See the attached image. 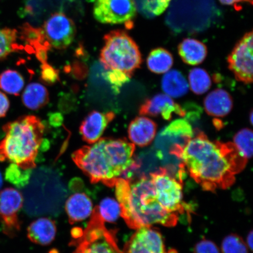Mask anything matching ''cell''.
<instances>
[{"instance_id": "4316f807", "label": "cell", "mask_w": 253, "mask_h": 253, "mask_svg": "<svg viewBox=\"0 0 253 253\" xmlns=\"http://www.w3.org/2000/svg\"><path fill=\"white\" fill-rule=\"evenodd\" d=\"M33 169H24L15 164H11L5 170V178L19 189L24 188L31 176Z\"/></svg>"}, {"instance_id": "8d00e7d4", "label": "cell", "mask_w": 253, "mask_h": 253, "mask_svg": "<svg viewBox=\"0 0 253 253\" xmlns=\"http://www.w3.org/2000/svg\"><path fill=\"white\" fill-rule=\"evenodd\" d=\"M253 234L252 231L249 233L248 237H247V246H248V248H249L251 251L253 250Z\"/></svg>"}, {"instance_id": "d590c367", "label": "cell", "mask_w": 253, "mask_h": 253, "mask_svg": "<svg viewBox=\"0 0 253 253\" xmlns=\"http://www.w3.org/2000/svg\"><path fill=\"white\" fill-rule=\"evenodd\" d=\"M62 117L60 114H53L50 118L52 125H59L61 124Z\"/></svg>"}, {"instance_id": "ac0fdd59", "label": "cell", "mask_w": 253, "mask_h": 253, "mask_svg": "<svg viewBox=\"0 0 253 253\" xmlns=\"http://www.w3.org/2000/svg\"><path fill=\"white\" fill-rule=\"evenodd\" d=\"M27 232L28 239L32 242L41 245H48L55 239L56 224L49 218L41 217L30 224Z\"/></svg>"}, {"instance_id": "83f0119b", "label": "cell", "mask_w": 253, "mask_h": 253, "mask_svg": "<svg viewBox=\"0 0 253 253\" xmlns=\"http://www.w3.org/2000/svg\"><path fill=\"white\" fill-rule=\"evenodd\" d=\"M253 134L252 129L243 128L237 132L233 138L234 145L246 159H251L253 155Z\"/></svg>"}, {"instance_id": "8fae6325", "label": "cell", "mask_w": 253, "mask_h": 253, "mask_svg": "<svg viewBox=\"0 0 253 253\" xmlns=\"http://www.w3.org/2000/svg\"><path fill=\"white\" fill-rule=\"evenodd\" d=\"M23 205V194L17 189L7 188L0 192V221L5 235L14 236L20 231L18 216Z\"/></svg>"}, {"instance_id": "6da1fadb", "label": "cell", "mask_w": 253, "mask_h": 253, "mask_svg": "<svg viewBox=\"0 0 253 253\" xmlns=\"http://www.w3.org/2000/svg\"><path fill=\"white\" fill-rule=\"evenodd\" d=\"M115 186L121 216L131 229L156 224L175 226L179 214L188 211L183 201L182 182L166 169L136 181L120 178Z\"/></svg>"}, {"instance_id": "8992f818", "label": "cell", "mask_w": 253, "mask_h": 253, "mask_svg": "<svg viewBox=\"0 0 253 253\" xmlns=\"http://www.w3.org/2000/svg\"><path fill=\"white\" fill-rule=\"evenodd\" d=\"M104 41L100 60L104 70L121 72L131 78L142 63L141 54L135 41L122 30L110 31L104 36Z\"/></svg>"}, {"instance_id": "836d02e7", "label": "cell", "mask_w": 253, "mask_h": 253, "mask_svg": "<svg viewBox=\"0 0 253 253\" xmlns=\"http://www.w3.org/2000/svg\"><path fill=\"white\" fill-rule=\"evenodd\" d=\"M9 108V101L6 95L0 91V118H4Z\"/></svg>"}, {"instance_id": "603a6c76", "label": "cell", "mask_w": 253, "mask_h": 253, "mask_svg": "<svg viewBox=\"0 0 253 253\" xmlns=\"http://www.w3.org/2000/svg\"><path fill=\"white\" fill-rule=\"evenodd\" d=\"M161 135L172 138L173 140H183L185 142L194 137L192 126L188 121L183 119L172 122L163 129Z\"/></svg>"}, {"instance_id": "277c9868", "label": "cell", "mask_w": 253, "mask_h": 253, "mask_svg": "<svg viewBox=\"0 0 253 253\" xmlns=\"http://www.w3.org/2000/svg\"><path fill=\"white\" fill-rule=\"evenodd\" d=\"M44 129L42 123L34 116L21 117L3 126L5 137L0 142V162L8 161L22 169H34Z\"/></svg>"}, {"instance_id": "f35d334b", "label": "cell", "mask_w": 253, "mask_h": 253, "mask_svg": "<svg viewBox=\"0 0 253 253\" xmlns=\"http://www.w3.org/2000/svg\"><path fill=\"white\" fill-rule=\"evenodd\" d=\"M250 119H251V123L252 125L253 124V112L252 111L251 113V116H250Z\"/></svg>"}, {"instance_id": "5bb4252c", "label": "cell", "mask_w": 253, "mask_h": 253, "mask_svg": "<svg viewBox=\"0 0 253 253\" xmlns=\"http://www.w3.org/2000/svg\"><path fill=\"white\" fill-rule=\"evenodd\" d=\"M115 118L112 112L102 113L93 111L88 114L80 126V133L84 140L93 144L100 140L107 126Z\"/></svg>"}, {"instance_id": "7a4b0ae2", "label": "cell", "mask_w": 253, "mask_h": 253, "mask_svg": "<svg viewBox=\"0 0 253 253\" xmlns=\"http://www.w3.org/2000/svg\"><path fill=\"white\" fill-rule=\"evenodd\" d=\"M170 153L182 161L183 167L202 189L211 192L232 186L248 161L233 142L211 141L202 132L184 145H173Z\"/></svg>"}, {"instance_id": "d4e9b609", "label": "cell", "mask_w": 253, "mask_h": 253, "mask_svg": "<svg viewBox=\"0 0 253 253\" xmlns=\"http://www.w3.org/2000/svg\"><path fill=\"white\" fill-rule=\"evenodd\" d=\"M24 84L23 77L17 71L8 69L0 74V88L8 94L18 96Z\"/></svg>"}, {"instance_id": "f546056e", "label": "cell", "mask_w": 253, "mask_h": 253, "mask_svg": "<svg viewBox=\"0 0 253 253\" xmlns=\"http://www.w3.org/2000/svg\"><path fill=\"white\" fill-rule=\"evenodd\" d=\"M221 251L223 253H248V247L239 236L230 235L223 240Z\"/></svg>"}, {"instance_id": "30bf717a", "label": "cell", "mask_w": 253, "mask_h": 253, "mask_svg": "<svg viewBox=\"0 0 253 253\" xmlns=\"http://www.w3.org/2000/svg\"><path fill=\"white\" fill-rule=\"evenodd\" d=\"M253 32L246 33L234 47L227 62L237 81L251 84L253 75Z\"/></svg>"}, {"instance_id": "cb8c5ba5", "label": "cell", "mask_w": 253, "mask_h": 253, "mask_svg": "<svg viewBox=\"0 0 253 253\" xmlns=\"http://www.w3.org/2000/svg\"><path fill=\"white\" fill-rule=\"evenodd\" d=\"M18 32L9 28L0 29V59H4L12 53L23 49L17 42Z\"/></svg>"}, {"instance_id": "ffe728a7", "label": "cell", "mask_w": 253, "mask_h": 253, "mask_svg": "<svg viewBox=\"0 0 253 253\" xmlns=\"http://www.w3.org/2000/svg\"><path fill=\"white\" fill-rule=\"evenodd\" d=\"M161 87L165 94L172 98L185 96L189 89L188 82L181 73L176 70L166 73L161 81Z\"/></svg>"}, {"instance_id": "9a60e30c", "label": "cell", "mask_w": 253, "mask_h": 253, "mask_svg": "<svg viewBox=\"0 0 253 253\" xmlns=\"http://www.w3.org/2000/svg\"><path fill=\"white\" fill-rule=\"evenodd\" d=\"M157 126L153 120L141 116L132 120L129 125L128 137L132 144L139 147H146L156 137Z\"/></svg>"}, {"instance_id": "3957f363", "label": "cell", "mask_w": 253, "mask_h": 253, "mask_svg": "<svg viewBox=\"0 0 253 253\" xmlns=\"http://www.w3.org/2000/svg\"><path fill=\"white\" fill-rule=\"evenodd\" d=\"M135 145L125 139L100 138L72 154L73 160L92 183L114 187L121 176L130 174L138 165Z\"/></svg>"}, {"instance_id": "52a82bcc", "label": "cell", "mask_w": 253, "mask_h": 253, "mask_svg": "<svg viewBox=\"0 0 253 253\" xmlns=\"http://www.w3.org/2000/svg\"><path fill=\"white\" fill-rule=\"evenodd\" d=\"M75 239L77 248L74 253H124L119 248L115 234L104 225L97 207L86 228Z\"/></svg>"}, {"instance_id": "4fadbf2b", "label": "cell", "mask_w": 253, "mask_h": 253, "mask_svg": "<svg viewBox=\"0 0 253 253\" xmlns=\"http://www.w3.org/2000/svg\"><path fill=\"white\" fill-rule=\"evenodd\" d=\"M139 113L141 116H161L166 120L171 119L173 113L182 118L186 114L183 107L174 102L172 97L166 94H158L145 100L141 106Z\"/></svg>"}, {"instance_id": "2e32d148", "label": "cell", "mask_w": 253, "mask_h": 253, "mask_svg": "<svg viewBox=\"0 0 253 253\" xmlns=\"http://www.w3.org/2000/svg\"><path fill=\"white\" fill-rule=\"evenodd\" d=\"M73 192L65 203V210L72 224L86 219L93 213V204L84 192Z\"/></svg>"}, {"instance_id": "d6a6232c", "label": "cell", "mask_w": 253, "mask_h": 253, "mask_svg": "<svg viewBox=\"0 0 253 253\" xmlns=\"http://www.w3.org/2000/svg\"><path fill=\"white\" fill-rule=\"evenodd\" d=\"M194 253H220L216 245L210 240H203L195 246Z\"/></svg>"}, {"instance_id": "1f68e13d", "label": "cell", "mask_w": 253, "mask_h": 253, "mask_svg": "<svg viewBox=\"0 0 253 253\" xmlns=\"http://www.w3.org/2000/svg\"><path fill=\"white\" fill-rule=\"evenodd\" d=\"M41 77L46 83L53 84L59 80L58 72L47 62L42 63L41 66Z\"/></svg>"}, {"instance_id": "44dd1931", "label": "cell", "mask_w": 253, "mask_h": 253, "mask_svg": "<svg viewBox=\"0 0 253 253\" xmlns=\"http://www.w3.org/2000/svg\"><path fill=\"white\" fill-rule=\"evenodd\" d=\"M22 99L27 108L34 110L40 109L48 103V91L43 85L32 83L25 88Z\"/></svg>"}, {"instance_id": "f1b7e54d", "label": "cell", "mask_w": 253, "mask_h": 253, "mask_svg": "<svg viewBox=\"0 0 253 253\" xmlns=\"http://www.w3.org/2000/svg\"><path fill=\"white\" fill-rule=\"evenodd\" d=\"M97 208L102 219L109 222L115 221L121 215L120 204L113 199H104Z\"/></svg>"}, {"instance_id": "74e56055", "label": "cell", "mask_w": 253, "mask_h": 253, "mask_svg": "<svg viewBox=\"0 0 253 253\" xmlns=\"http://www.w3.org/2000/svg\"><path fill=\"white\" fill-rule=\"evenodd\" d=\"M3 184L2 176L1 172H0V189L1 188Z\"/></svg>"}, {"instance_id": "7402d4cb", "label": "cell", "mask_w": 253, "mask_h": 253, "mask_svg": "<svg viewBox=\"0 0 253 253\" xmlns=\"http://www.w3.org/2000/svg\"><path fill=\"white\" fill-rule=\"evenodd\" d=\"M149 70L156 74H166L172 68L173 59L171 53L167 50L158 47L151 50L147 59Z\"/></svg>"}, {"instance_id": "4dcf8cb0", "label": "cell", "mask_w": 253, "mask_h": 253, "mask_svg": "<svg viewBox=\"0 0 253 253\" xmlns=\"http://www.w3.org/2000/svg\"><path fill=\"white\" fill-rule=\"evenodd\" d=\"M102 75L104 81L110 85L113 92L116 94H118L123 85L127 83L130 79L123 73L118 71H105Z\"/></svg>"}, {"instance_id": "9c48e42d", "label": "cell", "mask_w": 253, "mask_h": 253, "mask_svg": "<svg viewBox=\"0 0 253 253\" xmlns=\"http://www.w3.org/2000/svg\"><path fill=\"white\" fill-rule=\"evenodd\" d=\"M42 30L50 47L57 49H64L70 46L77 34L74 21L61 12L50 15L44 23Z\"/></svg>"}, {"instance_id": "d6986e66", "label": "cell", "mask_w": 253, "mask_h": 253, "mask_svg": "<svg viewBox=\"0 0 253 253\" xmlns=\"http://www.w3.org/2000/svg\"><path fill=\"white\" fill-rule=\"evenodd\" d=\"M179 55L182 61L189 65H198L204 61L207 56V47L197 40H183L178 46Z\"/></svg>"}, {"instance_id": "484cf974", "label": "cell", "mask_w": 253, "mask_h": 253, "mask_svg": "<svg viewBox=\"0 0 253 253\" xmlns=\"http://www.w3.org/2000/svg\"><path fill=\"white\" fill-rule=\"evenodd\" d=\"M189 86L196 94L201 95L207 93L211 86L210 75L204 69L196 68L189 72Z\"/></svg>"}, {"instance_id": "5b68a950", "label": "cell", "mask_w": 253, "mask_h": 253, "mask_svg": "<svg viewBox=\"0 0 253 253\" xmlns=\"http://www.w3.org/2000/svg\"><path fill=\"white\" fill-rule=\"evenodd\" d=\"M24 189V211L30 216H58L69 193L59 174L45 167L33 169L30 182Z\"/></svg>"}, {"instance_id": "ba28073f", "label": "cell", "mask_w": 253, "mask_h": 253, "mask_svg": "<svg viewBox=\"0 0 253 253\" xmlns=\"http://www.w3.org/2000/svg\"><path fill=\"white\" fill-rule=\"evenodd\" d=\"M137 12L134 0H94L93 14L100 23L109 25L131 23Z\"/></svg>"}, {"instance_id": "7c38bea8", "label": "cell", "mask_w": 253, "mask_h": 253, "mask_svg": "<svg viewBox=\"0 0 253 253\" xmlns=\"http://www.w3.org/2000/svg\"><path fill=\"white\" fill-rule=\"evenodd\" d=\"M126 243L124 253H167L160 233L150 227L136 229Z\"/></svg>"}, {"instance_id": "e575fe53", "label": "cell", "mask_w": 253, "mask_h": 253, "mask_svg": "<svg viewBox=\"0 0 253 253\" xmlns=\"http://www.w3.org/2000/svg\"><path fill=\"white\" fill-rule=\"evenodd\" d=\"M221 4L227 5H233L239 2H250L253 4V0H219Z\"/></svg>"}, {"instance_id": "e0dca14e", "label": "cell", "mask_w": 253, "mask_h": 253, "mask_svg": "<svg viewBox=\"0 0 253 253\" xmlns=\"http://www.w3.org/2000/svg\"><path fill=\"white\" fill-rule=\"evenodd\" d=\"M233 106L232 96L222 88H217L211 91L204 100L206 112L215 118H223L229 115Z\"/></svg>"}]
</instances>
